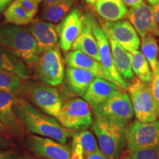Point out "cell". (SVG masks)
I'll return each mask as SVG.
<instances>
[{
    "label": "cell",
    "mask_w": 159,
    "mask_h": 159,
    "mask_svg": "<svg viewBox=\"0 0 159 159\" xmlns=\"http://www.w3.org/2000/svg\"><path fill=\"white\" fill-rule=\"evenodd\" d=\"M13 109L25 128L32 134L49 137L63 144L71 136V130L65 128L56 118L45 114L25 98L16 97Z\"/></svg>",
    "instance_id": "obj_1"
},
{
    "label": "cell",
    "mask_w": 159,
    "mask_h": 159,
    "mask_svg": "<svg viewBox=\"0 0 159 159\" xmlns=\"http://www.w3.org/2000/svg\"><path fill=\"white\" fill-rule=\"evenodd\" d=\"M0 46L31 66L40 56L36 41L27 28L19 25L0 26Z\"/></svg>",
    "instance_id": "obj_2"
},
{
    "label": "cell",
    "mask_w": 159,
    "mask_h": 159,
    "mask_svg": "<svg viewBox=\"0 0 159 159\" xmlns=\"http://www.w3.org/2000/svg\"><path fill=\"white\" fill-rule=\"evenodd\" d=\"M91 125L101 152L109 159H116L126 143V127L100 117H95Z\"/></svg>",
    "instance_id": "obj_3"
},
{
    "label": "cell",
    "mask_w": 159,
    "mask_h": 159,
    "mask_svg": "<svg viewBox=\"0 0 159 159\" xmlns=\"http://www.w3.org/2000/svg\"><path fill=\"white\" fill-rule=\"evenodd\" d=\"M22 96L45 114L56 117L61 112L63 101L58 89L41 82L23 81Z\"/></svg>",
    "instance_id": "obj_4"
},
{
    "label": "cell",
    "mask_w": 159,
    "mask_h": 159,
    "mask_svg": "<svg viewBox=\"0 0 159 159\" xmlns=\"http://www.w3.org/2000/svg\"><path fill=\"white\" fill-rule=\"evenodd\" d=\"M128 90L137 120L142 122H151L158 118L157 102L155 99L150 83L134 77L129 83Z\"/></svg>",
    "instance_id": "obj_5"
},
{
    "label": "cell",
    "mask_w": 159,
    "mask_h": 159,
    "mask_svg": "<svg viewBox=\"0 0 159 159\" xmlns=\"http://www.w3.org/2000/svg\"><path fill=\"white\" fill-rule=\"evenodd\" d=\"M33 66L35 76L40 82L52 86L62 84L65 76L64 60L59 45L43 52Z\"/></svg>",
    "instance_id": "obj_6"
},
{
    "label": "cell",
    "mask_w": 159,
    "mask_h": 159,
    "mask_svg": "<svg viewBox=\"0 0 159 159\" xmlns=\"http://www.w3.org/2000/svg\"><path fill=\"white\" fill-rule=\"evenodd\" d=\"M92 110L95 117H100L124 127L128 125L134 115L130 97L120 91Z\"/></svg>",
    "instance_id": "obj_7"
},
{
    "label": "cell",
    "mask_w": 159,
    "mask_h": 159,
    "mask_svg": "<svg viewBox=\"0 0 159 159\" xmlns=\"http://www.w3.org/2000/svg\"><path fill=\"white\" fill-rule=\"evenodd\" d=\"M57 121L69 130H83L92 125L93 117L90 105L85 99L75 98L63 104Z\"/></svg>",
    "instance_id": "obj_8"
},
{
    "label": "cell",
    "mask_w": 159,
    "mask_h": 159,
    "mask_svg": "<svg viewBox=\"0 0 159 159\" xmlns=\"http://www.w3.org/2000/svg\"><path fill=\"white\" fill-rule=\"evenodd\" d=\"M126 143L129 151L159 145V121H135L127 128Z\"/></svg>",
    "instance_id": "obj_9"
},
{
    "label": "cell",
    "mask_w": 159,
    "mask_h": 159,
    "mask_svg": "<svg viewBox=\"0 0 159 159\" xmlns=\"http://www.w3.org/2000/svg\"><path fill=\"white\" fill-rule=\"evenodd\" d=\"M90 22L93 34L97 40V45H98L99 62L101 63V64L103 66V67L106 69L109 75L114 80L115 84L118 85L121 89H128L129 83L121 76V75L119 74L114 66L108 38H107L101 26L99 25L98 21H97L94 16L91 13Z\"/></svg>",
    "instance_id": "obj_10"
},
{
    "label": "cell",
    "mask_w": 159,
    "mask_h": 159,
    "mask_svg": "<svg viewBox=\"0 0 159 159\" xmlns=\"http://www.w3.org/2000/svg\"><path fill=\"white\" fill-rule=\"evenodd\" d=\"M25 144L31 152L47 159H70L71 150L68 145L49 137L30 134L26 137Z\"/></svg>",
    "instance_id": "obj_11"
},
{
    "label": "cell",
    "mask_w": 159,
    "mask_h": 159,
    "mask_svg": "<svg viewBox=\"0 0 159 159\" xmlns=\"http://www.w3.org/2000/svg\"><path fill=\"white\" fill-rule=\"evenodd\" d=\"M100 26L103 30L110 33L125 50L132 52L139 49L141 43L139 35L130 21L127 20L116 21L101 20Z\"/></svg>",
    "instance_id": "obj_12"
},
{
    "label": "cell",
    "mask_w": 159,
    "mask_h": 159,
    "mask_svg": "<svg viewBox=\"0 0 159 159\" xmlns=\"http://www.w3.org/2000/svg\"><path fill=\"white\" fill-rule=\"evenodd\" d=\"M127 16L142 39L149 33L159 38V27L151 5L143 2L140 5L130 7Z\"/></svg>",
    "instance_id": "obj_13"
},
{
    "label": "cell",
    "mask_w": 159,
    "mask_h": 159,
    "mask_svg": "<svg viewBox=\"0 0 159 159\" xmlns=\"http://www.w3.org/2000/svg\"><path fill=\"white\" fill-rule=\"evenodd\" d=\"M83 15L78 8H74L66 16L58 25L59 47L68 52L82 30Z\"/></svg>",
    "instance_id": "obj_14"
},
{
    "label": "cell",
    "mask_w": 159,
    "mask_h": 159,
    "mask_svg": "<svg viewBox=\"0 0 159 159\" xmlns=\"http://www.w3.org/2000/svg\"><path fill=\"white\" fill-rule=\"evenodd\" d=\"M15 95L0 91V121L5 132L15 137H23L25 127L13 109Z\"/></svg>",
    "instance_id": "obj_15"
},
{
    "label": "cell",
    "mask_w": 159,
    "mask_h": 159,
    "mask_svg": "<svg viewBox=\"0 0 159 159\" xmlns=\"http://www.w3.org/2000/svg\"><path fill=\"white\" fill-rule=\"evenodd\" d=\"M30 24L27 30L36 41L40 55L58 45V25L39 19H33Z\"/></svg>",
    "instance_id": "obj_16"
},
{
    "label": "cell",
    "mask_w": 159,
    "mask_h": 159,
    "mask_svg": "<svg viewBox=\"0 0 159 159\" xmlns=\"http://www.w3.org/2000/svg\"><path fill=\"white\" fill-rule=\"evenodd\" d=\"M65 62L67 66L75 67L88 70L97 77L114 83V80L99 61L93 58L80 50L68 51L65 54Z\"/></svg>",
    "instance_id": "obj_17"
},
{
    "label": "cell",
    "mask_w": 159,
    "mask_h": 159,
    "mask_svg": "<svg viewBox=\"0 0 159 159\" xmlns=\"http://www.w3.org/2000/svg\"><path fill=\"white\" fill-rule=\"evenodd\" d=\"M119 91H120L119 87L115 83L100 77H96L83 97L93 109L108 100Z\"/></svg>",
    "instance_id": "obj_18"
},
{
    "label": "cell",
    "mask_w": 159,
    "mask_h": 159,
    "mask_svg": "<svg viewBox=\"0 0 159 159\" xmlns=\"http://www.w3.org/2000/svg\"><path fill=\"white\" fill-rule=\"evenodd\" d=\"M83 26L80 33L72 44V50H80L99 61L97 40L93 34L90 22V13L83 15Z\"/></svg>",
    "instance_id": "obj_19"
},
{
    "label": "cell",
    "mask_w": 159,
    "mask_h": 159,
    "mask_svg": "<svg viewBox=\"0 0 159 159\" xmlns=\"http://www.w3.org/2000/svg\"><path fill=\"white\" fill-rule=\"evenodd\" d=\"M104 32L110 43L111 54L115 67L125 80H132L134 78V73L131 67V52L125 50L110 33L106 31Z\"/></svg>",
    "instance_id": "obj_20"
},
{
    "label": "cell",
    "mask_w": 159,
    "mask_h": 159,
    "mask_svg": "<svg viewBox=\"0 0 159 159\" xmlns=\"http://www.w3.org/2000/svg\"><path fill=\"white\" fill-rule=\"evenodd\" d=\"M94 74L85 69L67 67L65 71V79L69 90L75 95L83 96L89 85L96 78Z\"/></svg>",
    "instance_id": "obj_21"
},
{
    "label": "cell",
    "mask_w": 159,
    "mask_h": 159,
    "mask_svg": "<svg viewBox=\"0 0 159 159\" xmlns=\"http://www.w3.org/2000/svg\"><path fill=\"white\" fill-rule=\"evenodd\" d=\"M0 70L14 73L24 80L32 77V71L22 60L0 46Z\"/></svg>",
    "instance_id": "obj_22"
},
{
    "label": "cell",
    "mask_w": 159,
    "mask_h": 159,
    "mask_svg": "<svg viewBox=\"0 0 159 159\" xmlns=\"http://www.w3.org/2000/svg\"><path fill=\"white\" fill-rule=\"evenodd\" d=\"M94 7L98 14L107 21H119L128 15V11L122 0H97Z\"/></svg>",
    "instance_id": "obj_23"
},
{
    "label": "cell",
    "mask_w": 159,
    "mask_h": 159,
    "mask_svg": "<svg viewBox=\"0 0 159 159\" xmlns=\"http://www.w3.org/2000/svg\"><path fill=\"white\" fill-rule=\"evenodd\" d=\"M4 16L7 23L19 26L28 25L34 19V16L26 11L17 0L7 7L4 12Z\"/></svg>",
    "instance_id": "obj_24"
},
{
    "label": "cell",
    "mask_w": 159,
    "mask_h": 159,
    "mask_svg": "<svg viewBox=\"0 0 159 159\" xmlns=\"http://www.w3.org/2000/svg\"><path fill=\"white\" fill-rule=\"evenodd\" d=\"M142 39V52L148 60L152 73L156 74L159 70L158 43L154 35L150 33L145 35Z\"/></svg>",
    "instance_id": "obj_25"
},
{
    "label": "cell",
    "mask_w": 159,
    "mask_h": 159,
    "mask_svg": "<svg viewBox=\"0 0 159 159\" xmlns=\"http://www.w3.org/2000/svg\"><path fill=\"white\" fill-rule=\"evenodd\" d=\"M131 55V67L134 75H136L141 80L150 83L152 73L148 60L139 49L132 52Z\"/></svg>",
    "instance_id": "obj_26"
},
{
    "label": "cell",
    "mask_w": 159,
    "mask_h": 159,
    "mask_svg": "<svg viewBox=\"0 0 159 159\" xmlns=\"http://www.w3.org/2000/svg\"><path fill=\"white\" fill-rule=\"evenodd\" d=\"M24 80L14 73L0 70V91L7 92L15 95L21 96L23 90Z\"/></svg>",
    "instance_id": "obj_27"
},
{
    "label": "cell",
    "mask_w": 159,
    "mask_h": 159,
    "mask_svg": "<svg viewBox=\"0 0 159 159\" xmlns=\"http://www.w3.org/2000/svg\"><path fill=\"white\" fill-rule=\"evenodd\" d=\"M76 0H64L61 2L44 7L43 19L52 23H57L70 12Z\"/></svg>",
    "instance_id": "obj_28"
},
{
    "label": "cell",
    "mask_w": 159,
    "mask_h": 159,
    "mask_svg": "<svg viewBox=\"0 0 159 159\" xmlns=\"http://www.w3.org/2000/svg\"><path fill=\"white\" fill-rule=\"evenodd\" d=\"M72 144H79L85 156L99 150L96 139L92 133L89 130H80L75 133L73 136Z\"/></svg>",
    "instance_id": "obj_29"
},
{
    "label": "cell",
    "mask_w": 159,
    "mask_h": 159,
    "mask_svg": "<svg viewBox=\"0 0 159 159\" xmlns=\"http://www.w3.org/2000/svg\"><path fill=\"white\" fill-rule=\"evenodd\" d=\"M129 152L132 159H159V145Z\"/></svg>",
    "instance_id": "obj_30"
},
{
    "label": "cell",
    "mask_w": 159,
    "mask_h": 159,
    "mask_svg": "<svg viewBox=\"0 0 159 159\" xmlns=\"http://www.w3.org/2000/svg\"><path fill=\"white\" fill-rule=\"evenodd\" d=\"M28 13L35 16L39 11V4L42 0H17Z\"/></svg>",
    "instance_id": "obj_31"
},
{
    "label": "cell",
    "mask_w": 159,
    "mask_h": 159,
    "mask_svg": "<svg viewBox=\"0 0 159 159\" xmlns=\"http://www.w3.org/2000/svg\"><path fill=\"white\" fill-rule=\"evenodd\" d=\"M150 86L157 105H159V70L156 74H152Z\"/></svg>",
    "instance_id": "obj_32"
},
{
    "label": "cell",
    "mask_w": 159,
    "mask_h": 159,
    "mask_svg": "<svg viewBox=\"0 0 159 159\" xmlns=\"http://www.w3.org/2000/svg\"><path fill=\"white\" fill-rule=\"evenodd\" d=\"M17 155L12 150H0V159H16Z\"/></svg>",
    "instance_id": "obj_33"
},
{
    "label": "cell",
    "mask_w": 159,
    "mask_h": 159,
    "mask_svg": "<svg viewBox=\"0 0 159 159\" xmlns=\"http://www.w3.org/2000/svg\"><path fill=\"white\" fill-rule=\"evenodd\" d=\"M85 157H86L85 159H109L100 150L96 151V152H92V153L87 155Z\"/></svg>",
    "instance_id": "obj_34"
},
{
    "label": "cell",
    "mask_w": 159,
    "mask_h": 159,
    "mask_svg": "<svg viewBox=\"0 0 159 159\" xmlns=\"http://www.w3.org/2000/svg\"><path fill=\"white\" fill-rule=\"evenodd\" d=\"M151 6H152V10H153L155 19H156V22H157V24H158V25L159 27V0Z\"/></svg>",
    "instance_id": "obj_35"
},
{
    "label": "cell",
    "mask_w": 159,
    "mask_h": 159,
    "mask_svg": "<svg viewBox=\"0 0 159 159\" xmlns=\"http://www.w3.org/2000/svg\"><path fill=\"white\" fill-rule=\"evenodd\" d=\"M122 2L125 3V5L132 7L140 5L141 3L144 2V0H122Z\"/></svg>",
    "instance_id": "obj_36"
},
{
    "label": "cell",
    "mask_w": 159,
    "mask_h": 159,
    "mask_svg": "<svg viewBox=\"0 0 159 159\" xmlns=\"http://www.w3.org/2000/svg\"><path fill=\"white\" fill-rule=\"evenodd\" d=\"M13 0H0V13L7 8Z\"/></svg>",
    "instance_id": "obj_37"
},
{
    "label": "cell",
    "mask_w": 159,
    "mask_h": 159,
    "mask_svg": "<svg viewBox=\"0 0 159 159\" xmlns=\"http://www.w3.org/2000/svg\"><path fill=\"white\" fill-rule=\"evenodd\" d=\"M63 1H64V0H42L41 2H43V7H49V6L61 2Z\"/></svg>",
    "instance_id": "obj_38"
},
{
    "label": "cell",
    "mask_w": 159,
    "mask_h": 159,
    "mask_svg": "<svg viewBox=\"0 0 159 159\" xmlns=\"http://www.w3.org/2000/svg\"><path fill=\"white\" fill-rule=\"evenodd\" d=\"M7 139L5 138V136L0 134V148H3L7 145Z\"/></svg>",
    "instance_id": "obj_39"
},
{
    "label": "cell",
    "mask_w": 159,
    "mask_h": 159,
    "mask_svg": "<svg viewBox=\"0 0 159 159\" xmlns=\"http://www.w3.org/2000/svg\"><path fill=\"white\" fill-rule=\"evenodd\" d=\"M85 2H86L87 3H89V5H92V6H94L95 4H96V2L97 0H85Z\"/></svg>",
    "instance_id": "obj_40"
},
{
    "label": "cell",
    "mask_w": 159,
    "mask_h": 159,
    "mask_svg": "<svg viewBox=\"0 0 159 159\" xmlns=\"http://www.w3.org/2000/svg\"><path fill=\"white\" fill-rule=\"evenodd\" d=\"M0 132H2V133L5 132V128H4L3 125L2 124L1 121H0Z\"/></svg>",
    "instance_id": "obj_41"
},
{
    "label": "cell",
    "mask_w": 159,
    "mask_h": 159,
    "mask_svg": "<svg viewBox=\"0 0 159 159\" xmlns=\"http://www.w3.org/2000/svg\"><path fill=\"white\" fill-rule=\"evenodd\" d=\"M148 1L149 4H150V5H153L154 3H156V2H158V0H148Z\"/></svg>",
    "instance_id": "obj_42"
},
{
    "label": "cell",
    "mask_w": 159,
    "mask_h": 159,
    "mask_svg": "<svg viewBox=\"0 0 159 159\" xmlns=\"http://www.w3.org/2000/svg\"><path fill=\"white\" fill-rule=\"evenodd\" d=\"M18 159H32V158L30 156H25L21 157V158H18Z\"/></svg>",
    "instance_id": "obj_43"
},
{
    "label": "cell",
    "mask_w": 159,
    "mask_h": 159,
    "mask_svg": "<svg viewBox=\"0 0 159 159\" xmlns=\"http://www.w3.org/2000/svg\"><path fill=\"white\" fill-rule=\"evenodd\" d=\"M157 112H158V117H159V105L157 106Z\"/></svg>",
    "instance_id": "obj_44"
},
{
    "label": "cell",
    "mask_w": 159,
    "mask_h": 159,
    "mask_svg": "<svg viewBox=\"0 0 159 159\" xmlns=\"http://www.w3.org/2000/svg\"><path fill=\"white\" fill-rule=\"evenodd\" d=\"M122 159H132L130 158V157H129V156H126V157H124V158H123Z\"/></svg>",
    "instance_id": "obj_45"
},
{
    "label": "cell",
    "mask_w": 159,
    "mask_h": 159,
    "mask_svg": "<svg viewBox=\"0 0 159 159\" xmlns=\"http://www.w3.org/2000/svg\"><path fill=\"white\" fill-rule=\"evenodd\" d=\"M40 159H47V158H40Z\"/></svg>",
    "instance_id": "obj_46"
}]
</instances>
